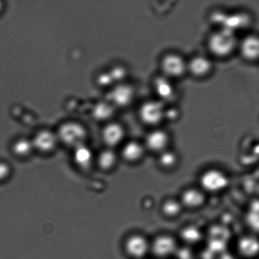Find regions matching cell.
I'll return each mask as SVG.
<instances>
[{"label": "cell", "instance_id": "cell-12", "mask_svg": "<svg viewBox=\"0 0 259 259\" xmlns=\"http://www.w3.org/2000/svg\"><path fill=\"white\" fill-rule=\"evenodd\" d=\"M168 138L163 131H156L151 132L146 139L147 147L151 151H161L166 146Z\"/></svg>", "mask_w": 259, "mask_h": 259}, {"label": "cell", "instance_id": "cell-24", "mask_svg": "<svg viewBox=\"0 0 259 259\" xmlns=\"http://www.w3.org/2000/svg\"><path fill=\"white\" fill-rule=\"evenodd\" d=\"M184 236L185 240L190 242H195L199 240L200 233L194 228H188V229L185 230Z\"/></svg>", "mask_w": 259, "mask_h": 259}, {"label": "cell", "instance_id": "cell-19", "mask_svg": "<svg viewBox=\"0 0 259 259\" xmlns=\"http://www.w3.org/2000/svg\"><path fill=\"white\" fill-rule=\"evenodd\" d=\"M117 157L115 152L111 150H105L99 155L98 162L101 168L105 170L110 169L115 166Z\"/></svg>", "mask_w": 259, "mask_h": 259}, {"label": "cell", "instance_id": "cell-17", "mask_svg": "<svg viewBox=\"0 0 259 259\" xmlns=\"http://www.w3.org/2000/svg\"><path fill=\"white\" fill-rule=\"evenodd\" d=\"M238 247L243 255L252 257L258 252V243L253 237H245L239 241Z\"/></svg>", "mask_w": 259, "mask_h": 259}, {"label": "cell", "instance_id": "cell-11", "mask_svg": "<svg viewBox=\"0 0 259 259\" xmlns=\"http://www.w3.org/2000/svg\"><path fill=\"white\" fill-rule=\"evenodd\" d=\"M73 159L75 164L82 168H88L92 164L93 154L91 150L84 144L75 147Z\"/></svg>", "mask_w": 259, "mask_h": 259}, {"label": "cell", "instance_id": "cell-20", "mask_svg": "<svg viewBox=\"0 0 259 259\" xmlns=\"http://www.w3.org/2000/svg\"><path fill=\"white\" fill-rule=\"evenodd\" d=\"M34 149L32 142L29 140L22 139L15 142L13 146V151L18 156L26 157L31 154Z\"/></svg>", "mask_w": 259, "mask_h": 259}, {"label": "cell", "instance_id": "cell-23", "mask_svg": "<svg viewBox=\"0 0 259 259\" xmlns=\"http://www.w3.org/2000/svg\"><path fill=\"white\" fill-rule=\"evenodd\" d=\"M159 163L164 167H174L177 163V157L172 152H163L159 157Z\"/></svg>", "mask_w": 259, "mask_h": 259}, {"label": "cell", "instance_id": "cell-15", "mask_svg": "<svg viewBox=\"0 0 259 259\" xmlns=\"http://www.w3.org/2000/svg\"><path fill=\"white\" fill-rule=\"evenodd\" d=\"M143 148L141 144L136 142L126 144L122 149L123 158L129 162L138 161L143 156Z\"/></svg>", "mask_w": 259, "mask_h": 259}, {"label": "cell", "instance_id": "cell-7", "mask_svg": "<svg viewBox=\"0 0 259 259\" xmlns=\"http://www.w3.org/2000/svg\"><path fill=\"white\" fill-rule=\"evenodd\" d=\"M125 248L129 255L141 257L146 254L149 245L146 238L142 236L134 235L126 240Z\"/></svg>", "mask_w": 259, "mask_h": 259}, {"label": "cell", "instance_id": "cell-13", "mask_svg": "<svg viewBox=\"0 0 259 259\" xmlns=\"http://www.w3.org/2000/svg\"><path fill=\"white\" fill-rule=\"evenodd\" d=\"M241 53L245 59H257L259 53V43L257 37L250 36L245 38L241 45Z\"/></svg>", "mask_w": 259, "mask_h": 259}, {"label": "cell", "instance_id": "cell-9", "mask_svg": "<svg viewBox=\"0 0 259 259\" xmlns=\"http://www.w3.org/2000/svg\"><path fill=\"white\" fill-rule=\"evenodd\" d=\"M133 90L128 85H118L111 91L110 99L112 103L118 106H125L133 98Z\"/></svg>", "mask_w": 259, "mask_h": 259}, {"label": "cell", "instance_id": "cell-16", "mask_svg": "<svg viewBox=\"0 0 259 259\" xmlns=\"http://www.w3.org/2000/svg\"><path fill=\"white\" fill-rule=\"evenodd\" d=\"M204 201V195L197 190H187L182 195L183 204L190 208L199 207Z\"/></svg>", "mask_w": 259, "mask_h": 259}, {"label": "cell", "instance_id": "cell-14", "mask_svg": "<svg viewBox=\"0 0 259 259\" xmlns=\"http://www.w3.org/2000/svg\"><path fill=\"white\" fill-rule=\"evenodd\" d=\"M211 68V63L207 58L202 57H195L189 64L190 72L193 75L200 77L207 74Z\"/></svg>", "mask_w": 259, "mask_h": 259}, {"label": "cell", "instance_id": "cell-2", "mask_svg": "<svg viewBox=\"0 0 259 259\" xmlns=\"http://www.w3.org/2000/svg\"><path fill=\"white\" fill-rule=\"evenodd\" d=\"M87 132L80 124L69 122L63 124L58 131V139L67 146L74 148L84 144Z\"/></svg>", "mask_w": 259, "mask_h": 259}, {"label": "cell", "instance_id": "cell-18", "mask_svg": "<svg viewBox=\"0 0 259 259\" xmlns=\"http://www.w3.org/2000/svg\"><path fill=\"white\" fill-rule=\"evenodd\" d=\"M155 88L160 97L168 100L174 95V87L166 78L160 77L155 82Z\"/></svg>", "mask_w": 259, "mask_h": 259}, {"label": "cell", "instance_id": "cell-1", "mask_svg": "<svg viewBox=\"0 0 259 259\" xmlns=\"http://www.w3.org/2000/svg\"><path fill=\"white\" fill-rule=\"evenodd\" d=\"M236 46V38L232 30H220L210 37L209 47L213 54L218 57L230 55Z\"/></svg>", "mask_w": 259, "mask_h": 259}, {"label": "cell", "instance_id": "cell-3", "mask_svg": "<svg viewBox=\"0 0 259 259\" xmlns=\"http://www.w3.org/2000/svg\"><path fill=\"white\" fill-rule=\"evenodd\" d=\"M200 184L207 191L215 192L221 191L227 187L228 179L223 172L211 169L202 175Z\"/></svg>", "mask_w": 259, "mask_h": 259}, {"label": "cell", "instance_id": "cell-10", "mask_svg": "<svg viewBox=\"0 0 259 259\" xmlns=\"http://www.w3.org/2000/svg\"><path fill=\"white\" fill-rule=\"evenodd\" d=\"M176 248V243L171 237L162 236L155 240L152 249L155 254L159 256H166L171 254Z\"/></svg>", "mask_w": 259, "mask_h": 259}, {"label": "cell", "instance_id": "cell-28", "mask_svg": "<svg viewBox=\"0 0 259 259\" xmlns=\"http://www.w3.org/2000/svg\"><path fill=\"white\" fill-rule=\"evenodd\" d=\"M2 3L0 2V12L2 11Z\"/></svg>", "mask_w": 259, "mask_h": 259}, {"label": "cell", "instance_id": "cell-5", "mask_svg": "<svg viewBox=\"0 0 259 259\" xmlns=\"http://www.w3.org/2000/svg\"><path fill=\"white\" fill-rule=\"evenodd\" d=\"M58 137L52 132L47 131H40L33 140L34 148L41 152H50L57 146Z\"/></svg>", "mask_w": 259, "mask_h": 259}, {"label": "cell", "instance_id": "cell-25", "mask_svg": "<svg viewBox=\"0 0 259 259\" xmlns=\"http://www.w3.org/2000/svg\"><path fill=\"white\" fill-rule=\"evenodd\" d=\"M10 174V167L6 162L0 161V182L4 181Z\"/></svg>", "mask_w": 259, "mask_h": 259}, {"label": "cell", "instance_id": "cell-21", "mask_svg": "<svg viewBox=\"0 0 259 259\" xmlns=\"http://www.w3.org/2000/svg\"><path fill=\"white\" fill-rule=\"evenodd\" d=\"M113 113V106L105 103L98 104L94 110V115L99 120H105L110 118Z\"/></svg>", "mask_w": 259, "mask_h": 259}, {"label": "cell", "instance_id": "cell-6", "mask_svg": "<svg viewBox=\"0 0 259 259\" xmlns=\"http://www.w3.org/2000/svg\"><path fill=\"white\" fill-rule=\"evenodd\" d=\"M164 72L170 77H179L184 73L185 69L184 61L176 55H167L162 62Z\"/></svg>", "mask_w": 259, "mask_h": 259}, {"label": "cell", "instance_id": "cell-26", "mask_svg": "<svg viewBox=\"0 0 259 259\" xmlns=\"http://www.w3.org/2000/svg\"><path fill=\"white\" fill-rule=\"evenodd\" d=\"M125 70H124L122 68L118 67L113 69L110 75L111 78H112L113 80H118L124 77V76H125Z\"/></svg>", "mask_w": 259, "mask_h": 259}, {"label": "cell", "instance_id": "cell-8", "mask_svg": "<svg viewBox=\"0 0 259 259\" xmlns=\"http://www.w3.org/2000/svg\"><path fill=\"white\" fill-rule=\"evenodd\" d=\"M123 137V129L118 124H110L103 130V139L109 146H115L120 144Z\"/></svg>", "mask_w": 259, "mask_h": 259}, {"label": "cell", "instance_id": "cell-4", "mask_svg": "<svg viewBox=\"0 0 259 259\" xmlns=\"http://www.w3.org/2000/svg\"><path fill=\"white\" fill-rule=\"evenodd\" d=\"M164 112L162 103L158 101H149L142 106L140 116L144 123L148 125H155L163 118Z\"/></svg>", "mask_w": 259, "mask_h": 259}, {"label": "cell", "instance_id": "cell-27", "mask_svg": "<svg viewBox=\"0 0 259 259\" xmlns=\"http://www.w3.org/2000/svg\"><path fill=\"white\" fill-rule=\"evenodd\" d=\"M113 79L110 74H103L99 78V82L102 85H109L112 82Z\"/></svg>", "mask_w": 259, "mask_h": 259}, {"label": "cell", "instance_id": "cell-22", "mask_svg": "<svg viewBox=\"0 0 259 259\" xmlns=\"http://www.w3.org/2000/svg\"><path fill=\"white\" fill-rule=\"evenodd\" d=\"M182 206L176 200H169L165 202L162 206V210L167 217H175L181 211Z\"/></svg>", "mask_w": 259, "mask_h": 259}]
</instances>
